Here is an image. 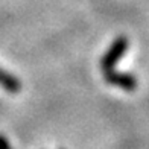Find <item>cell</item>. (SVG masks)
I'll use <instances>...</instances> for the list:
<instances>
[{
	"instance_id": "6da1fadb",
	"label": "cell",
	"mask_w": 149,
	"mask_h": 149,
	"mask_svg": "<svg viewBox=\"0 0 149 149\" xmlns=\"http://www.w3.org/2000/svg\"><path fill=\"white\" fill-rule=\"evenodd\" d=\"M128 47H130V40H128V37L119 35L111 43V46L107 49V52L104 53L100 61H99V65H100V69H102V72L114 69L116 64L126 55Z\"/></svg>"
},
{
	"instance_id": "7a4b0ae2",
	"label": "cell",
	"mask_w": 149,
	"mask_h": 149,
	"mask_svg": "<svg viewBox=\"0 0 149 149\" xmlns=\"http://www.w3.org/2000/svg\"><path fill=\"white\" fill-rule=\"evenodd\" d=\"M104 81L107 84L116 87V88H120L123 91H128V93L135 91L139 87V79L135 74L130 72H120L116 69L104 72Z\"/></svg>"
},
{
	"instance_id": "3957f363",
	"label": "cell",
	"mask_w": 149,
	"mask_h": 149,
	"mask_svg": "<svg viewBox=\"0 0 149 149\" xmlns=\"http://www.w3.org/2000/svg\"><path fill=\"white\" fill-rule=\"evenodd\" d=\"M0 87L11 94H17L22 91V81L15 74L6 72L5 69L0 67Z\"/></svg>"
},
{
	"instance_id": "277c9868",
	"label": "cell",
	"mask_w": 149,
	"mask_h": 149,
	"mask_svg": "<svg viewBox=\"0 0 149 149\" xmlns=\"http://www.w3.org/2000/svg\"><path fill=\"white\" fill-rule=\"evenodd\" d=\"M0 149H12L9 140L6 139L3 134H0Z\"/></svg>"
}]
</instances>
